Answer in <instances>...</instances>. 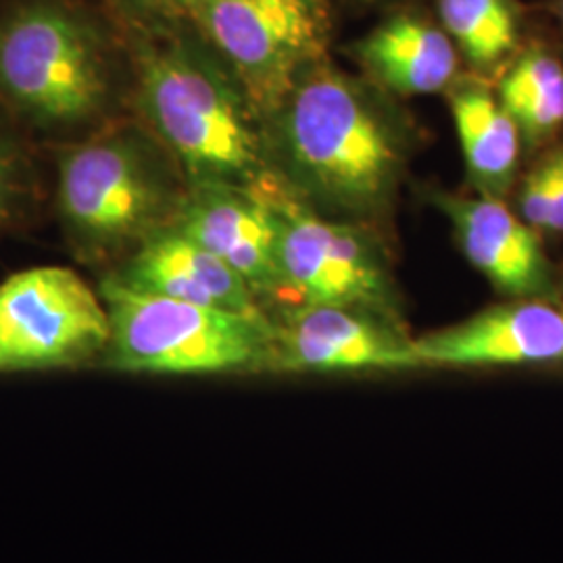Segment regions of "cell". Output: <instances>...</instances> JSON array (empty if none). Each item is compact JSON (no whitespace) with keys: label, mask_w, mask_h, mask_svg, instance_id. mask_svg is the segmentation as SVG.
I'll return each mask as SVG.
<instances>
[{"label":"cell","mask_w":563,"mask_h":563,"mask_svg":"<svg viewBox=\"0 0 563 563\" xmlns=\"http://www.w3.org/2000/svg\"><path fill=\"white\" fill-rule=\"evenodd\" d=\"M269 174L309 209L341 222L380 218L405 169L399 123L363 84L325 59L305 69L263 121Z\"/></svg>","instance_id":"6da1fadb"},{"label":"cell","mask_w":563,"mask_h":563,"mask_svg":"<svg viewBox=\"0 0 563 563\" xmlns=\"http://www.w3.org/2000/svg\"><path fill=\"white\" fill-rule=\"evenodd\" d=\"M118 30L134 118L172 153L190 186H257L269 176L262 118L188 21Z\"/></svg>","instance_id":"7a4b0ae2"},{"label":"cell","mask_w":563,"mask_h":563,"mask_svg":"<svg viewBox=\"0 0 563 563\" xmlns=\"http://www.w3.org/2000/svg\"><path fill=\"white\" fill-rule=\"evenodd\" d=\"M125 46L78 0L0 7V109L36 142L74 141L113 120Z\"/></svg>","instance_id":"3957f363"},{"label":"cell","mask_w":563,"mask_h":563,"mask_svg":"<svg viewBox=\"0 0 563 563\" xmlns=\"http://www.w3.org/2000/svg\"><path fill=\"white\" fill-rule=\"evenodd\" d=\"M51 202L71 253L118 267L180 218L190 184L139 118H113L80 139L51 144Z\"/></svg>","instance_id":"277c9868"},{"label":"cell","mask_w":563,"mask_h":563,"mask_svg":"<svg viewBox=\"0 0 563 563\" xmlns=\"http://www.w3.org/2000/svg\"><path fill=\"white\" fill-rule=\"evenodd\" d=\"M109 313L101 363L128 374L205 376L265 372L272 346L267 313L249 316L146 295L104 276Z\"/></svg>","instance_id":"5b68a950"},{"label":"cell","mask_w":563,"mask_h":563,"mask_svg":"<svg viewBox=\"0 0 563 563\" xmlns=\"http://www.w3.org/2000/svg\"><path fill=\"white\" fill-rule=\"evenodd\" d=\"M188 21L267 120L305 69L325 59V0H186Z\"/></svg>","instance_id":"8992f818"},{"label":"cell","mask_w":563,"mask_h":563,"mask_svg":"<svg viewBox=\"0 0 563 563\" xmlns=\"http://www.w3.org/2000/svg\"><path fill=\"white\" fill-rule=\"evenodd\" d=\"M278 223L274 309L349 307L386 316L393 284L378 242L362 223L325 218L295 199L272 174L257 184Z\"/></svg>","instance_id":"52a82bcc"},{"label":"cell","mask_w":563,"mask_h":563,"mask_svg":"<svg viewBox=\"0 0 563 563\" xmlns=\"http://www.w3.org/2000/svg\"><path fill=\"white\" fill-rule=\"evenodd\" d=\"M107 344V307L74 269L41 265L0 284V374L78 369Z\"/></svg>","instance_id":"ba28073f"},{"label":"cell","mask_w":563,"mask_h":563,"mask_svg":"<svg viewBox=\"0 0 563 563\" xmlns=\"http://www.w3.org/2000/svg\"><path fill=\"white\" fill-rule=\"evenodd\" d=\"M265 372H397L420 367L411 341L380 316L349 307H292L269 313Z\"/></svg>","instance_id":"9c48e42d"},{"label":"cell","mask_w":563,"mask_h":563,"mask_svg":"<svg viewBox=\"0 0 563 563\" xmlns=\"http://www.w3.org/2000/svg\"><path fill=\"white\" fill-rule=\"evenodd\" d=\"M176 228L225 263L263 309L278 292V223L260 186H190Z\"/></svg>","instance_id":"30bf717a"},{"label":"cell","mask_w":563,"mask_h":563,"mask_svg":"<svg viewBox=\"0 0 563 563\" xmlns=\"http://www.w3.org/2000/svg\"><path fill=\"white\" fill-rule=\"evenodd\" d=\"M422 365L486 367L563 360V311L539 299L490 307L411 341Z\"/></svg>","instance_id":"8fae6325"},{"label":"cell","mask_w":563,"mask_h":563,"mask_svg":"<svg viewBox=\"0 0 563 563\" xmlns=\"http://www.w3.org/2000/svg\"><path fill=\"white\" fill-rule=\"evenodd\" d=\"M107 276L146 295L249 316L267 313L225 263L176 225L141 244Z\"/></svg>","instance_id":"7c38bea8"},{"label":"cell","mask_w":563,"mask_h":563,"mask_svg":"<svg viewBox=\"0 0 563 563\" xmlns=\"http://www.w3.org/2000/svg\"><path fill=\"white\" fill-rule=\"evenodd\" d=\"M434 202L453 223L465 257L497 290L516 299L549 292L551 272L541 242L501 199L437 195Z\"/></svg>","instance_id":"4fadbf2b"},{"label":"cell","mask_w":563,"mask_h":563,"mask_svg":"<svg viewBox=\"0 0 563 563\" xmlns=\"http://www.w3.org/2000/svg\"><path fill=\"white\" fill-rule=\"evenodd\" d=\"M355 59L386 90L418 97L444 90L457 74V48L443 27L395 15L355 44Z\"/></svg>","instance_id":"5bb4252c"},{"label":"cell","mask_w":563,"mask_h":563,"mask_svg":"<svg viewBox=\"0 0 563 563\" xmlns=\"http://www.w3.org/2000/svg\"><path fill=\"white\" fill-rule=\"evenodd\" d=\"M451 113L474 186L483 197L504 201L520 157L522 136L516 121L483 86L453 90Z\"/></svg>","instance_id":"9a60e30c"},{"label":"cell","mask_w":563,"mask_h":563,"mask_svg":"<svg viewBox=\"0 0 563 563\" xmlns=\"http://www.w3.org/2000/svg\"><path fill=\"white\" fill-rule=\"evenodd\" d=\"M499 102L514 118L523 141H544L563 125V65L553 55L532 48L507 71Z\"/></svg>","instance_id":"2e32d148"},{"label":"cell","mask_w":563,"mask_h":563,"mask_svg":"<svg viewBox=\"0 0 563 563\" xmlns=\"http://www.w3.org/2000/svg\"><path fill=\"white\" fill-rule=\"evenodd\" d=\"M48 201L38 142L0 109V241L34 225Z\"/></svg>","instance_id":"e0dca14e"},{"label":"cell","mask_w":563,"mask_h":563,"mask_svg":"<svg viewBox=\"0 0 563 563\" xmlns=\"http://www.w3.org/2000/svg\"><path fill=\"white\" fill-rule=\"evenodd\" d=\"M446 36L478 69L495 67L518 44V18L511 0H439Z\"/></svg>","instance_id":"ac0fdd59"},{"label":"cell","mask_w":563,"mask_h":563,"mask_svg":"<svg viewBox=\"0 0 563 563\" xmlns=\"http://www.w3.org/2000/svg\"><path fill=\"white\" fill-rule=\"evenodd\" d=\"M563 184V146L551 151L522 184L520 211L530 228L551 230Z\"/></svg>","instance_id":"d6986e66"},{"label":"cell","mask_w":563,"mask_h":563,"mask_svg":"<svg viewBox=\"0 0 563 563\" xmlns=\"http://www.w3.org/2000/svg\"><path fill=\"white\" fill-rule=\"evenodd\" d=\"M115 25H159L184 20L186 0H102Z\"/></svg>","instance_id":"ffe728a7"},{"label":"cell","mask_w":563,"mask_h":563,"mask_svg":"<svg viewBox=\"0 0 563 563\" xmlns=\"http://www.w3.org/2000/svg\"><path fill=\"white\" fill-rule=\"evenodd\" d=\"M551 230L553 232H563V184L562 195H560V202H558V209H555V218H553V223H551Z\"/></svg>","instance_id":"44dd1931"},{"label":"cell","mask_w":563,"mask_h":563,"mask_svg":"<svg viewBox=\"0 0 563 563\" xmlns=\"http://www.w3.org/2000/svg\"><path fill=\"white\" fill-rule=\"evenodd\" d=\"M362 2H378V0H362Z\"/></svg>","instance_id":"7402d4cb"},{"label":"cell","mask_w":563,"mask_h":563,"mask_svg":"<svg viewBox=\"0 0 563 563\" xmlns=\"http://www.w3.org/2000/svg\"><path fill=\"white\" fill-rule=\"evenodd\" d=\"M562 15H563V0H562Z\"/></svg>","instance_id":"603a6c76"}]
</instances>
